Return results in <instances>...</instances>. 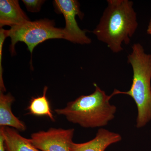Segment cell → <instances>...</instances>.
Segmentation results:
<instances>
[{
    "mask_svg": "<svg viewBox=\"0 0 151 151\" xmlns=\"http://www.w3.org/2000/svg\"><path fill=\"white\" fill-rule=\"evenodd\" d=\"M47 86H45L42 96L33 97L27 108L30 114L35 116H46L52 122L55 121L50 108V104L46 97Z\"/></svg>",
    "mask_w": 151,
    "mask_h": 151,
    "instance_id": "8fae6325",
    "label": "cell"
},
{
    "mask_svg": "<svg viewBox=\"0 0 151 151\" xmlns=\"http://www.w3.org/2000/svg\"><path fill=\"white\" fill-rule=\"evenodd\" d=\"M92 94L81 95L67 103L63 108L55 110L58 115L63 116L68 122L85 128L105 127L115 118L117 108L110 100L113 97L106 94L94 83Z\"/></svg>",
    "mask_w": 151,
    "mask_h": 151,
    "instance_id": "7a4b0ae2",
    "label": "cell"
},
{
    "mask_svg": "<svg viewBox=\"0 0 151 151\" xmlns=\"http://www.w3.org/2000/svg\"><path fill=\"white\" fill-rule=\"evenodd\" d=\"M55 9L63 15L65 19V27L63 28L66 40L74 43L89 44L91 40L86 35V32L78 27L76 17L83 18L84 15L80 9V5L76 0H55Z\"/></svg>",
    "mask_w": 151,
    "mask_h": 151,
    "instance_id": "5b68a950",
    "label": "cell"
},
{
    "mask_svg": "<svg viewBox=\"0 0 151 151\" xmlns=\"http://www.w3.org/2000/svg\"><path fill=\"white\" fill-rule=\"evenodd\" d=\"M122 140L120 134L101 128L95 137L82 143H72L70 151H105L109 146Z\"/></svg>",
    "mask_w": 151,
    "mask_h": 151,
    "instance_id": "52a82bcc",
    "label": "cell"
},
{
    "mask_svg": "<svg viewBox=\"0 0 151 151\" xmlns=\"http://www.w3.org/2000/svg\"><path fill=\"white\" fill-rule=\"evenodd\" d=\"M0 151H6L5 147L4 137L1 134H0Z\"/></svg>",
    "mask_w": 151,
    "mask_h": 151,
    "instance_id": "5bb4252c",
    "label": "cell"
},
{
    "mask_svg": "<svg viewBox=\"0 0 151 151\" xmlns=\"http://www.w3.org/2000/svg\"><path fill=\"white\" fill-rule=\"evenodd\" d=\"M107 2L100 22L92 32L113 52L119 53L123 50L122 43L129 44L137 29V13L132 1L108 0Z\"/></svg>",
    "mask_w": 151,
    "mask_h": 151,
    "instance_id": "6da1fadb",
    "label": "cell"
},
{
    "mask_svg": "<svg viewBox=\"0 0 151 151\" xmlns=\"http://www.w3.org/2000/svg\"><path fill=\"white\" fill-rule=\"evenodd\" d=\"M7 34L11 39L10 50L12 55L15 54V46L19 42L25 43L32 54L35 47L45 41L54 39H66L63 29L55 27L54 22L46 19L29 21L12 27L7 30Z\"/></svg>",
    "mask_w": 151,
    "mask_h": 151,
    "instance_id": "277c9868",
    "label": "cell"
},
{
    "mask_svg": "<svg viewBox=\"0 0 151 151\" xmlns=\"http://www.w3.org/2000/svg\"><path fill=\"white\" fill-rule=\"evenodd\" d=\"M8 37L7 30L1 28L0 30V89L6 90L3 78V69L1 65L2 54L3 44L6 38Z\"/></svg>",
    "mask_w": 151,
    "mask_h": 151,
    "instance_id": "7c38bea8",
    "label": "cell"
},
{
    "mask_svg": "<svg viewBox=\"0 0 151 151\" xmlns=\"http://www.w3.org/2000/svg\"><path fill=\"white\" fill-rule=\"evenodd\" d=\"M14 100L11 93L4 94V92L0 91V126L12 127L23 132L27 129L25 124L12 112V104Z\"/></svg>",
    "mask_w": 151,
    "mask_h": 151,
    "instance_id": "9c48e42d",
    "label": "cell"
},
{
    "mask_svg": "<svg viewBox=\"0 0 151 151\" xmlns=\"http://www.w3.org/2000/svg\"><path fill=\"white\" fill-rule=\"evenodd\" d=\"M0 134L4 137L6 151H41L32 144L29 139L23 137L13 128L1 127Z\"/></svg>",
    "mask_w": 151,
    "mask_h": 151,
    "instance_id": "30bf717a",
    "label": "cell"
},
{
    "mask_svg": "<svg viewBox=\"0 0 151 151\" xmlns=\"http://www.w3.org/2000/svg\"><path fill=\"white\" fill-rule=\"evenodd\" d=\"M27 9L30 12H38L40 11L44 1L42 0H23Z\"/></svg>",
    "mask_w": 151,
    "mask_h": 151,
    "instance_id": "4fadbf2b",
    "label": "cell"
},
{
    "mask_svg": "<svg viewBox=\"0 0 151 151\" xmlns=\"http://www.w3.org/2000/svg\"><path fill=\"white\" fill-rule=\"evenodd\" d=\"M132 50L128 56L133 72L131 88L127 92L115 89L112 94L113 96L127 94L132 97L138 110L136 127L139 129L151 120V55L145 53L139 43L133 45Z\"/></svg>",
    "mask_w": 151,
    "mask_h": 151,
    "instance_id": "3957f363",
    "label": "cell"
},
{
    "mask_svg": "<svg viewBox=\"0 0 151 151\" xmlns=\"http://www.w3.org/2000/svg\"><path fill=\"white\" fill-rule=\"evenodd\" d=\"M147 33L151 35V19L150 20L147 29Z\"/></svg>",
    "mask_w": 151,
    "mask_h": 151,
    "instance_id": "9a60e30c",
    "label": "cell"
},
{
    "mask_svg": "<svg viewBox=\"0 0 151 151\" xmlns=\"http://www.w3.org/2000/svg\"><path fill=\"white\" fill-rule=\"evenodd\" d=\"M74 129L51 128L33 133L29 140L41 151H70Z\"/></svg>",
    "mask_w": 151,
    "mask_h": 151,
    "instance_id": "8992f818",
    "label": "cell"
},
{
    "mask_svg": "<svg viewBox=\"0 0 151 151\" xmlns=\"http://www.w3.org/2000/svg\"><path fill=\"white\" fill-rule=\"evenodd\" d=\"M30 21L17 0L0 1V26L10 27Z\"/></svg>",
    "mask_w": 151,
    "mask_h": 151,
    "instance_id": "ba28073f",
    "label": "cell"
}]
</instances>
